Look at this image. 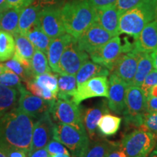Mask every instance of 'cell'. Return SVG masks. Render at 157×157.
I'll list each match as a JSON object with an SVG mask.
<instances>
[{
  "label": "cell",
  "mask_w": 157,
  "mask_h": 157,
  "mask_svg": "<svg viewBox=\"0 0 157 157\" xmlns=\"http://www.w3.org/2000/svg\"><path fill=\"white\" fill-rule=\"evenodd\" d=\"M34 118L15 107L0 118V151L6 155L14 149L29 154Z\"/></svg>",
  "instance_id": "6da1fadb"
},
{
  "label": "cell",
  "mask_w": 157,
  "mask_h": 157,
  "mask_svg": "<svg viewBox=\"0 0 157 157\" xmlns=\"http://www.w3.org/2000/svg\"><path fill=\"white\" fill-rule=\"evenodd\" d=\"M61 15L66 33L77 39L97 21V12L87 2L74 0L66 3Z\"/></svg>",
  "instance_id": "7a4b0ae2"
},
{
  "label": "cell",
  "mask_w": 157,
  "mask_h": 157,
  "mask_svg": "<svg viewBox=\"0 0 157 157\" xmlns=\"http://www.w3.org/2000/svg\"><path fill=\"white\" fill-rule=\"evenodd\" d=\"M156 0H142L138 5L119 17V34H125L136 39L144 27L156 18Z\"/></svg>",
  "instance_id": "3957f363"
},
{
  "label": "cell",
  "mask_w": 157,
  "mask_h": 157,
  "mask_svg": "<svg viewBox=\"0 0 157 157\" xmlns=\"http://www.w3.org/2000/svg\"><path fill=\"white\" fill-rule=\"evenodd\" d=\"M52 138L67 147L72 157H86L89 150V136L85 128H77L66 124H54Z\"/></svg>",
  "instance_id": "277c9868"
},
{
  "label": "cell",
  "mask_w": 157,
  "mask_h": 157,
  "mask_svg": "<svg viewBox=\"0 0 157 157\" xmlns=\"http://www.w3.org/2000/svg\"><path fill=\"white\" fill-rule=\"evenodd\" d=\"M157 135L136 129L123 137L120 145L128 157H147L155 148Z\"/></svg>",
  "instance_id": "5b68a950"
},
{
  "label": "cell",
  "mask_w": 157,
  "mask_h": 157,
  "mask_svg": "<svg viewBox=\"0 0 157 157\" xmlns=\"http://www.w3.org/2000/svg\"><path fill=\"white\" fill-rule=\"evenodd\" d=\"M89 55L78 48L77 39L72 38L63 52L58 65L59 74L76 75L81 66L88 60Z\"/></svg>",
  "instance_id": "8992f818"
},
{
  "label": "cell",
  "mask_w": 157,
  "mask_h": 157,
  "mask_svg": "<svg viewBox=\"0 0 157 157\" xmlns=\"http://www.w3.org/2000/svg\"><path fill=\"white\" fill-rule=\"evenodd\" d=\"M50 114L56 123L72 125L80 129L85 128L81 109L72 100H57L51 108Z\"/></svg>",
  "instance_id": "52a82bcc"
},
{
  "label": "cell",
  "mask_w": 157,
  "mask_h": 157,
  "mask_svg": "<svg viewBox=\"0 0 157 157\" xmlns=\"http://www.w3.org/2000/svg\"><path fill=\"white\" fill-rule=\"evenodd\" d=\"M38 25L44 34L53 39L66 33L59 6L42 7L39 15Z\"/></svg>",
  "instance_id": "ba28073f"
},
{
  "label": "cell",
  "mask_w": 157,
  "mask_h": 157,
  "mask_svg": "<svg viewBox=\"0 0 157 157\" xmlns=\"http://www.w3.org/2000/svg\"><path fill=\"white\" fill-rule=\"evenodd\" d=\"M124 53V45L119 36H113L101 48L90 54L93 62L105 66L110 71L121 55Z\"/></svg>",
  "instance_id": "9c48e42d"
},
{
  "label": "cell",
  "mask_w": 157,
  "mask_h": 157,
  "mask_svg": "<svg viewBox=\"0 0 157 157\" xmlns=\"http://www.w3.org/2000/svg\"><path fill=\"white\" fill-rule=\"evenodd\" d=\"M20 95L17 108L35 119H38L47 112H50V109L53 104L45 101L29 92L22 86L18 90Z\"/></svg>",
  "instance_id": "30bf717a"
},
{
  "label": "cell",
  "mask_w": 157,
  "mask_h": 157,
  "mask_svg": "<svg viewBox=\"0 0 157 157\" xmlns=\"http://www.w3.org/2000/svg\"><path fill=\"white\" fill-rule=\"evenodd\" d=\"M109 82L107 76H96L77 87L72 101L77 105L84 100L96 97H109Z\"/></svg>",
  "instance_id": "8fae6325"
},
{
  "label": "cell",
  "mask_w": 157,
  "mask_h": 157,
  "mask_svg": "<svg viewBox=\"0 0 157 157\" xmlns=\"http://www.w3.org/2000/svg\"><path fill=\"white\" fill-rule=\"evenodd\" d=\"M112 37L99 23L95 22L77 39V44L78 48L90 55L106 44Z\"/></svg>",
  "instance_id": "7c38bea8"
},
{
  "label": "cell",
  "mask_w": 157,
  "mask_h": 157,
  "mask_svg": "<svg viewBox=\"0 0 157 157\" xmlns=\"http://www.w3.org/2000/svg\"><path fill=\"white\" fill-rule=\"evenodd\" d=\"M53 127L50 112H47L37 119L33 127L31 146L28 155L38 149L45 148L53 136Z\"/></svg>",
  "instance_id": "4fadbf2b"
},
{
  "label": "cell",
  "mask_w": 157,
  "mask_h": 157,
  "mask_svg": "<svg viewBox=\"0 0 157 157\" xmlns=\"http://www.w3.org/2000/svg\"><path fill=\"white\" fill-rule=\"evenodd\" d=\"M140 55V52L135 48L129 52L123 53L111 71V74H115L128 85H132Z\"/></svg>",
  "instance_id": "5bb4252c"
},
{
  "label": "cell",
  "mask_w": 157,
  "mask_h": 157,
  "mask_svg": "<svg viewBox=\"0 0 157 157\" xmlns=\"http://www.w3.org/2000/svg\"><path fill=\"white\" fill-rule=\"evenodd\" d=\"M108 106L116 114H124L126 110L125 93L128 84L115 74H111L109 78Z\"/></svg>",
  "instance_id": "9a60e30c"
},
{
  "label": "cell",
  "mask_w": 157,
  "mask_h": 157,
  "mask_svg": "<svg viewBox=\"0 0 157 157\" xmlns=\"http://www.w3.org/2000/svg\"><path fill=\"white\" fill-rule=\"evenodd\" d=\"M147 96L140 87L129 85L125 93L126 110L124 115L137 116L146 112Z\"/></svg>",
  "instance_id": "2e32d148"
},
{
  "label": "cell",
  "mask_w": 157,
  "mask_h": 157,
  "mask_svg": "<svg viewBox=\"0 0 157 157\" xmlns=\"http://www.w3.org/2000/svg\"><path fill=\"white\" fill-rule=\"evenodd\" d=\"M108 101L103 100L97 105L88 108L84 111L82 118L83 124L88 136L91 140H95L97 137L98 124L101 118L105 113H109Z\"/></svg>",
  "instance_id": "e0dca14e"
},
{
  "label": "cell",
  "mask_w": 157,
  "mask_h": 157,
  "mask_svg": "<svg viewBox=\"0 0 157 157\" xmlns=\"http://www.w3.org/2000/svg\"><path fill=\"white\" fill-rule=\"evenodd\" d=\"M135 50L140 52L151 53L157 48V21L148 23L134 43Z\"/></svg>",
  "instance_id": "ac0fdd59"
},
{
  "label": "cell",
  "mask_w": 157,
  "mask_h": 157,
  "mask_svg": "<svg viewBox=\"0 0 157 157\" xmlns=\"http://www.w3.org/2000/svg\"><path fill=\"white\" fill-rule=\"evenodd\" d=\"M97 12V21L103 28L113 36L119 35V15L116 4L109 7L96 9Z\"/></svg>",
  "instance_id": "d6986e66"
},
{
  "label": "cell",
  "mask_w": 157,
  "mask_h": 157,
  "mask_svg": "<svg viewBox=\"0 0 157 157\" xmlns=\"http://www.w3.org/2000/svg\"><path fill=\"white\" fill-rule=\"evenodd\" d=\"M72 37L68 33L60 35L56 38L51 39L49 44L48 52H47V58H48L49 66L55 73H58V65L60 59L63 52V51L71 42Z\"/></svg>",
  "instance_id": "ffe728a7"
},
{
  "label": "cell",
  "mask_w": 157,
  "mask_h": 157,
  "mask_svg": "<svg viewBox=\"0 0 157 157\" xmlns=\"http://www.w3.org/2000/svg\"><path fill=\"white\" fill-rule=\"evenodd\" d=\"M13 36L15 42V50L13 58L25 68L31 71V60L35 51L34 45L25 35L16 33Z\"/></svg>",
  "instance_id": "44dd1931"
},
{
  "label": "cell",
  "mask_w": 157,
  "mask_h": 157,
  "mask_svg": "<svg viewBox=\"0 0 157 157\" xmlns=\"http://www.w3.org/2000/svg\"><path fill=\"white\" fill-rule=\"evenodd\" d=\"M42 8V7L39 5H31L21 10L17 33L25 36L27 32L38 23L39 15Z\"/></svg>",
  "instance_id": "7402d4cb"
},
{
  "label": "cell",
  "mask_w": 157,
  "mask_h": 157,
  "mask_svg": "<svg viewBox=\"0 0 157 157\" xmlns=\"http://www.w3.org/2000/svg\"><path fill=\"white\" fill-rule=\"evenodd\" d=\"M109 74L110 71L106 67L93 61L87 60L76 74L77 87L91 78L102 76H108Z\"/></svg>",
  "instance_id": "603a6c76"
},
{
  "label": "cell",
  "mask_w": 157,
  "mask_h": 157,
  "mask_svg": "<svg viewBox=\"0 0 157 157\" xmlns=\"http://www.w3.org/2000/svg\"><path fill=\"white\" fill-rule=\"evenodd\" d=\"M21 8L9 7L0 13V30L8 32L13 36L17 33V27Z\"/></svg>",
  "instance_id": "cb8c5ba5"
},
{
  "label": "cell",
  "mask_w": 157,
  "mask_h": 157,
  "mask_svg": "<svg viewBox=\"0 0 157 157\" xmlns=\"http://www.w3.org/2000/svg\"><path fill=\"white\" fill-rule=\"evenodd\" d=\"M19 91L0 84V118L18 105Z\"/></svg>",
  "instance_id": "d4e9b609"
},
{
  "label": "cell",
  "mask_w": 157,
  "mask_h": 157,
  "mask_svg": "<svg viewBox=\"0 0 157 157\" xmlns=\"http://www.w3.org/2000/svg\"><path fill=\"white\" fill-rule=\"evenodd\" d=\"M121 123V118L108 113L101 118L98 124L100 135L103 137L113 136L119 131Z\"/></svg>",
  "instance_id": "484cf974"
},
{
  "label": "cell",
  "mask_w": 157,
  "mask_h": 157,
  "mask_svg": "<svg viewBox=\"0 0 157 157\" xmlns=\"http://www.w3.org/2000/svg\"><path fill=\"white\" fill-rule=\"evenodd\" d=\"M58 77V98L63 100H69L70 98H73L77 90L75 75L59 74Z\"/></svg>",
  "instance_id": "4316f807"
},
{
  "label": "cell",
  "mask_w": 157,
  "mask_h": 157,
  "mask_svg": "<svg viewBox=\"0 0 157 157\" xmlns=\"http://www.w3.org/2000/svg\"><path fill=\"white\" fill-rule=\"evenodd\" d=\"M153 68L154 65L150 53L140 52L138 63H137V71L133 80L132 85L140 87L146 76L153 70Z\"/></svg>",
  "instance_id": "83f0119b"
},
{
  "label": "cell",
  "mask_w": 157,
  "mask_h": 157,
  "mask_svg": "<svg viewBox=\"0 0 157 157\" xmlns=\"http://www.w3.org/2000/svg\"><path fill=\"white\" fill-rule=\"evenodd\" d=\"M25 36L31 41L36 50H40L47 54L51 39L48 35L44 34V31L39 26L38 23L34 25L27 32Z\"/></svg>",
  "instance_id": "f1b7e54d"
},
{
  "label": "cell",
  "mask_w": 157,
  "mask_h": 157,
  "mask_svg": "<svg viewBox=\"0 0 157 157\" xmlns=\"http://www.w3.org/2000/svg\"><path fill=\"white\" fill-rule=\"evenodd\" d=\"M15 50L14 36L0 30V62H5L13 58Z\"/></svg>",
  "instance_id": "f546056e"
},
{
  "label": "cell",
  "mask_w": 157,
  "mask_h": 157,
  "mask_svg": "<svg viewBox=\"0 0 157 157\" xmlns=\"http://www.w3.org/2000/svg\"><path fill=\"white\" fill-rule=\"evenodd\" d=\"M31 68L34 76L52 71L49 66L47 55L36 49L31 60Z\"/></svg>",
  "instance_id": "4dcf8cb0"
},
{
  "label": "cell",
  "mask_w": 157,
  "mask_h": 157,
  "mask_svg": "<svg viewBox=\"0 0 157 157\" xmlns=\"http://www.w3.org/2000/svg\"><path fill=\"white\" fill-rule=\"evenodd\" d=\"M116 143L104 138L98 139L89 148L86 157H105Z\"/></svg>",
  "instance_id": "1f68e13d"
},
{
  "label": "cell",
  "mask_w": 157,
  "mask_h": 157,
  "mask_svg": "<svg viewBox=\"0 0 157 157\" xmlns=\"http://www.w3.org/2000/svg\"><path fill=\"white\" fill-rule=\"evenodd\" d=\"M57 77H58L57 74H53L51 72H46L34 76L33 79L39 87H42L43 89L50 90L55 95L58 96V84Z\"/></svg>",
  "instance_id": "d6a6232c"
},
{
  "label": "cell",
  "mask_w": 157,
  "mask_h": 157,
  "mask_svg": "<svg viewBox=\"0 0 157 157\" xmlns=\"http://www.w3.org/2000/svg\"><path fill=\"white\" fill-rule=\"evenodd\" d=\"M4 65L16 74L17 76L21 78V81L24 82L25 83L28 82L29 80L31 79L34 77V75L33 74L32 71L31 70L25 68L23 65H21L20 63L15 60V58L10 59V60L5 61Z\"/></svg>",
  "instance_id": "836d02e7"
},
{
  "label": "cell",
  "mask_w": 157,
  "mask_h": 157,
  "mask_svg": "<svg viewBox=\"0 0 157 157\" xmlns=\"http://www.w3.org/2000/svg\"><path fill=\"white\" fill-rule=\"evenodd\" d=\"M0 84L17 90L23 86L21 78L10 69L0 75Z\"/></svg>",
  "instance_id": "e575fe53"
},
{
  "label": "cell",
  "mask_w": 157,
  "mask_h": 157,
  "mask_svg": "<svg viewBox=\"0 0 157 157\" xmlns=\"http://www.w3.org/2000/svg\"><path fill=\"white\" fill-rule=\"evenodd\" d=\"M139 129L149 131L157 135V111L143 113L142 124Z\"/></svg>",
  "instance_id": "d590c367"
},
{
  "label": "cell",
  "mask_w": 157,
  "mask_h": 157,
  "mask_svg": "<svg viewBox=\"0 0 157 157\" xmlns=\"http://www.w3.org/2000/svg\"><path fill=\"white\" fill-rule=\"evenodd\" d=\"M45 148L48 151L51 156L56 154H67L70 155L69 151L66 148V146L56 140H51L48 144L45 146Z\"/></svg>",
  "instance_id": "8d00e7d4"
},
{
  "label": "cell",
  "mask_w": 157,
  "mask_h": 157,
  "mask_svg": "<svg viewBox=\"0 0 157 157\" xmlns=\"http://www.w3.org/2000/svg\"><path fill=\"white\" fill-rule=\"evenodd\" d=\"M142 0H117L116 2V6L119 15L122 13L128 11L129 10L133 8Z\"/></svg>",
  "instance_id": "74e56055"
},
{
  "label": "cell",
  "mask_w": 157,
  "mask_h": 157,
  "mask_svg": "<svg viewBox=\"0 0 157 157\" xmlns=\"http://www.w3.org/2000/svg\"><path fill=\"white\" fill-rule=\"evenodd\" d=\"M157 84V70L154 69L152 70L150 73L148 74V75L146 76L145 78L144 82L142 85L140 86L141 89L144 91L145 94L146 96L148 95V92L149 89L154 85H156Z\"/></svg>",
  "instance_id": "f35d334b"
},
{
  "label": "cell",
  "mask_w": 157,
  "mask_h": 157,
  "mask_svg": "<svg viewBox=\"0 0 157 157\" xmlns=\"http://www.w3.org/2000/svg\"><path fill=\"white\" fill-rule=\"evenodd\" d=\"M84 1L87 2L95 9H99L114 5L117 0H84Z\"/></svg>",
  "instance_id": "ab89813d"
},
{
  "label": "cell",
  "mask_w": 157,
  "mask_h": 157,
  "mask_svg": "<svg viewBox=\"0 0 157 157\" xmlns=\"http://www.w3.org/2000/svg\"><path fill=\"white\" fill-rule=\"evenodd\" d=\"M105 157H128L124 149L121 148L120 143H117L108 152Z\"/></svg>",
  "instance_id": "60d3db41"
},
{
  "label": "cell",
  "mask_w": 157,
  "mask_h": 157,
  "mask_svg": "<svg viewBox=\"0 0 157 157\" xmlns=\"http://www.w3.org/2000/svg\"><path fill=\"white\" fill-rule=\"evenodd\" d=\"M7 3L9 7H16L21 9L32 5L31 0H7Z\"/></svg>",
  "instance_id": "b9f144b4"
},
{
  "label": "cell",
  "mask_w": 157,
  "mask_h": 157,
  "mask_svg": "<svg viewBox=\"0 0 157 157\" xmlns=\"http://www.w3.org/2000/svg\"><path fill=\"white\" fill-rule=\"evenodd\" d=\"M62 0H31L32 5L41 6L42 7L48 6H58Z\"/></svg>",
  "instance_id": "7bdbcfd3"
},
{
  "label": "cell",
  "mask_w": 157,
  "mask_h": 157,
  "mask_svg": "<svg viewBox=\"0 0 157 157\" xmlns=\"http://www.w3.org/2000/svg\"><path fill=\"white\" fill-rule=\"evenodd\" d=\"M157 111V98L148 97L146 101V112Z\"/></svg>",
  "instance_id": "ee69618b"
},
{
  "label": "cell",
  "mask_w": 157,
  "mask_h": 157,
  "mask_svg": "<svg viewBox=\"0 0 157 157\" xmlns=\"http://www.w3.org/2000/svg\"><path fill=\"white\" fill-rule=\"evenodd\" d=\"M28 156L29 157H51V155L49 154L45 148L34 151V152H32Z\"/></svg>",
  "instance_id": "f6af8a7d"
},
{
  "label": "cell",
  "mask_w": 157,
  "mask_h": 157,
  "mask_svg": "<svg viewBox=\"0 0 157 157\" xmlns=\"http://www.w3.org/2000/svg\"><path fill=\"white\" fill-rule=\"evenodd\" d=\"M27 153L21 149H14L6 154L7 157H27Z\"/></svg>",
  "instance_id": "bcb514c9"
},
{
  "label": "cell",
  "mask_w": 157,
  "mask_h": 157,
  "mask_svg": "<svg viewBox=\"0 0 157 157\" xmlns=\"http://www.w3.org/2000/svg\"><path fill=\"white\" fill-rule=\"evenodd\" d=\"M148 97L157 98V84L156 85L152 86V87L149 89L148 92V95H147V98Z\"/></svg>",
  "instance_id": "7dc6e473"
},
{
  "label": "cell",
  "mask_w": 157,
  "mask_h": 157,
  "mask_svg": "<svg viewBox=\"0 0 157 157\" xmlns=\"http://www.w3.org/2000/svg\"><path fill=\"white\" fill-rule=\"evenodd\" d=\"M151 56V58H152L154 68L156 70H157V48L154 51H153Z\"/></svg>",
  "instance_id": "c3c4849f"
},
{
  "label": "cell",
  "mask_w": 157,
  "mask_h": 157,
  "mask_svg": "<svg viewBox=\"0 0 157 157\" xmlns=\"http://www.w3.org/2000/svg\"><path fill=\"white\" fill-rule=\"evenodd\" d=\"M8 8L9 7L7 5V0H0V13Z\"/></svg>",
  "instance_id": "681fc988"
},
{
  "label": "cell",
  "mask_w": 157,
  "mask_h": 157,
  "mask_svg": "<svg viewBox=\"0 0 157 157\" xmlns=\"http://www.w3.org/2000/svg\"><path fill=\"white\" fill-rule=\"evenodd\" d=\"M7 70H9V69L7 67H6L5 65H4V63L3 64H0V75H1L2 74L5 73V72L7 71Z\"/></svg>",
  "instance_id": "f907efd6"
},
{
  "label": "cell",
  "mask_w": 157,
  "mask_h": 157,
  "mask_svg": "<svg viewBox=\"0 0 157 157\" xmlns=\"http://www.w3.org/2000/svg\"><path fill=\"white\" fill-rule=\"evenodd\" d=\"M147 157H157V149H154Z\"/></svg>",
  "instance_id": "816d5d0a"
},
{
  "label": "cell",
  "mask_w": 157,
  "mask_h": 157,
  "mask_svg": "<svg viewBox=\"0 0 157 157\" xmlns=\"http://www.w3.org/2000/svg\"><path fill=\"white\" fill-rule=\"evenodd\" d=\"M51 157H71L70 155L67 154H56V155H52Z\"/></svg>",
  "instance_id": "f5cc1de1"
},
{
  "label": "cell",
  "mask_w": 157,
  "mask_h": 157,
  "mask_svg": "<svg viewBox=\"0 0 157 157\" xmlns=\"http://www.w3.org/2000/svg\"><path fill=\"white\" fill-rule=\"evenodd\" d=\"M0 157H7V156H6V155L4 154L2 151H0Z\"/></svg>",
  "instance_id": "db71d44e"
},
{
  "label": "cell",
  "mask_w": 157,
  "mask_h": 157,
  "mask_svg": "<svg viewBox=\"0 0 157 157\" xmlns=\"http://www.w3.org/2000/svg\"><path fill=\"white\" fill-rule=\"evenodd\" d=\"M155 20H156L157 21V0H156V18Z\"/></svg>",
  "instance_id": "11a10c76"
},
{
  "label": "cell",
  "mask_w": 157,
  "mask_h": 157,
  "mask_svg": "<svg viewBox=\"0 0 157 157\" xmlns=\"http://www.w3.org/2000/svg\"><path fill=\"white\" fill-rule=\"evenodd\" d=\"M155 148L157 149V141H156V146H155Z\"/></svg>",
  "instance_id": "9f6ffc18"
}]
</instances>
